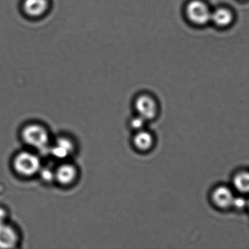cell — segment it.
<instances>
[{
    "label": "cell",
    "mask_w": 249,
    "mask_h": 249,
    "mask_svg": "<svg viewBox=\"0 0 249 249\" xmlns=\"http://www.w3.org/2000/svg\"><path fill=\"white\" fill-rule=\"evenodd\" d=\"M43 182L50 183L55 181V168L49 166H41L38 174Z\"/></svg>",
    "instance_id": "obj_14"
},
{
    "label": "cell",
    "mask_w": 249,
    "mask_h": 249,
    "mask_svg": "<svg viewBox=\"0 0 249 249\" xmlns=\"http://www.w3.org/2000/svg\"><path fill=\"white\" fill-rule=\"evenodd\" d=\"M18 231L8 222L0 224V249H14L19 245Z\"/></svg>",
    "instance_id": "obj_9"
},
{
    "label": "cell",
    "mask_w": 249,
    "mask_h": 249,
    "mask_svg": "<svg viewBox=\"0 0 249 249\" xmlns=\"http://www.w3.org/2000/svg\"><path fill=\"white\" fill-rule=\"evenodd\" d=\"M248 206V201L247 200L244 198L243 197H234L232 206L231 207H233L236 210H243L246 208Z\"/></svg>",
    "instance_id": "obj_15"
},
{
    "label": "cell",
    "mask_w": 249,
    "mask_h": 249,
    "mask_svg": "<svg viewBox=\"0 0 249 249\" xmlns=\"http://www.w3.org/2000/svg\"><path fill=\"white\" fill-rule=\"evenodd\" d=\"M77 168L72 163H62L55 168V181L63 186L73 184L77 180Z\"/></svg>",
    "instance_id": "obj_8"
},
{
    "label": "cell",
    "mask_w": 249,
    "mask_h": 249,
    "mask_svg": "<svg viewBox=\"0 0 249 249\" xmlns=\"http://www.w3.org/2000/svg\"><path fill=\"white\" fill-rule=\"evenodd\" d=\"M52 5L51 0H22L19 11L29 20L38 21L50 14Z\"/></svg>",
    "instance_id": "obj_5"
},
{
    "label": "cell",
    "mask_w": 249,
    "mask_h": 249,
    "mask_svg": "<svg viewBox=\"0 0 249 249\" xmlns=\"http://www.w3.org/2000/svg\"><path fill=\"white\" fill-rule=\"evenodd\" d=\"M23 142L40 153H50V136L48 129L39 123H29L21 129Z\"/></svg>",
    "instance_id": "obj_2"
},
{
    "label": "cell",
    "mask_w": 249,
    "mask_h": 249,
    "mask_svg": "<svg viewBox=\"0 0 249 249\" xmlns=\"http://www.w3.org/2000/svg\"><path fill=\"white\" fill-rule=\"evenodd\" d=\"M148 121L138 114H135L129 119V126L134 131L137 132L145 129Z\"/></svg>",
    "instance_id": "obj_13"
},
{
    "label": "cell",
    "mask_w": 249,
    "mask_h": 249,
    "mask_svg": "<svg viewBox=\"0 0 249 249\" xmlns=\"http://www.w3.org/2000/svg\"><path fill=\"white\" fill-rule=\"evenodd\" d=\"M212 7L206 0H187L183 7L185 21L194 28L211 25Z\"/></svg>",
    "instance_id": "obj_1"
},
{
    "label": "cell",
    "mask_w": 249,
    "mask_h": 249,
    "mask_svg": "<svg viewBox=\"0 0 249 249\" xmlns=\"http://www.w3.org/2000/svg\"><path fill=\"white\" fill-rule=\"evenodd\" d=\"M233 184L238 192L242 194H249V172L236 173L233 177Z\"/></svg>",
    "instance_id": "obj_12"
},
{
    "label": "cell",
    "mask_w": 249,
    "mask_h": 249,
    "mask_svg": "<svg viewBox=\"0 0 249 249\" xmlns=\"http://www.w3.org/2000/svg\"><path fill=\"white\" fill-rule=\"evenodd\" d=\"M248 207H249V201H248Z\"/></svg>",
    "instance_id": "obj_18"
},
{
    "label": "cell",
    "mask_w": 249,
    "mask_h": 249,
    "mask_svg": "<svg viewBox=\"0 0 249 249\" xmlns=\"http://www.w3.org/2000/svg\"><path fill=\"white\" fill-rule=\"evenodd\" d=\"M133 106L135 114L148 122L157 118L160 106L157 97L148 91H141L134 97Z\"/></svg>",
    "instance_id": "obj_3"
},
{
    "label": "cell",
    "mask_w": 249,
    "mask_h": 249,
    "mask_svg": "<svg viewBox=\"0 0 249 249\" xmlns=\"http://www.w3.org/2000/svg\"><path fill=\"white\" fill-rule=\"evenodd\" d=\"M238 1H247V0H238Z\"/></svg>",
    "instance_id": "obj_17"
},
{
    "label": "cell",
    "mask_w": 249,
    "mask_h": 249,
    "mask_svg": "<svg viewBox=\"0 0 249 249\" xmlns=\"http://www.w3.org/2000/svg\"><path fill=\"white\" fill-rule=\"evenodd\" d=\"M211 197L214 206L219 209H226L231 207L235 196L228 187L220 185L213 190Z\"/></svg>",
    "instance_id": "obj_10"
},
{
    "label": "cell",
    "mask_w": 249,
    "mask_h": 249,
    "mask_svg": "<svg viewBox=\"0 0 249 249\" xmlns=\"http://www.w3.org/2000/svg\"><path fill=\"white\" fill-rule=\"evenodd\" d=\"M9 212L4 207L0 206V224L6 223L8 220Z\"/></svg>",
    "instance_id": "obj_16"
},
{
    "label": "cell",
    "mask_w": 249,
    "mask_h": 249,
    "mask_svg": "<svg viewBox=\"0 0 249 249\" xmlns=\"http://www.w3.org/2000/svg\"><path fill=\"white\" fill-rule=\"evenodd\" d=\"M12 166L17 174L29 178L38 174L42 163L38 154L30 151H22L15 156Z\"/></svg>",
    "instance_id": "obj_4"
},
{
    "label": "cell",
    "mask_w": 249,
    "mask_h": 249,
    "mask_svg": "<svg viewBox=\"0 0 249 249\" xmlns=\"http://www.w3.org/2000/svg\"><path fill=\"white\" fill-rule=\"evenodd\" d=\"M133 144L138 151L145 152L152 148L154 144V138L150 132L144 129L136 132L133 138Z\"/></svg>",
    "instance_id": "obj_11"
},
{
    "label": "cell",
    "mask_w": 249,
    "mask_h": 249,
    "mask_svg": "<svg viewBox=\"0 0 249 249\" xmlns=\"http://www.w3.org/2000/svg\"><path fill=\"white\" fill-rule=\"evenodd\" d=\"M235 21V12L228 5H219L212 9L211 25L218 30H228L233 25Z\"/></svg>",
    "instance_id": "obj_6"
},
{
    "label": "cell",
    "mask_w": 249,
    "mask_h": 249,
    "mask_svg": "<svg viewBox=\"0 0 249 249\" xmlns=\"http://www.w3.org/2000/svg\"><path fill=\"white\" fill-rule=\"evenodd\" d=\"M75 151L74 142L67 137H59L50 145V155L58 160H67L73 155Z\"/></svg>",
    "instance_id": "obj_7"
}]
</instances>
